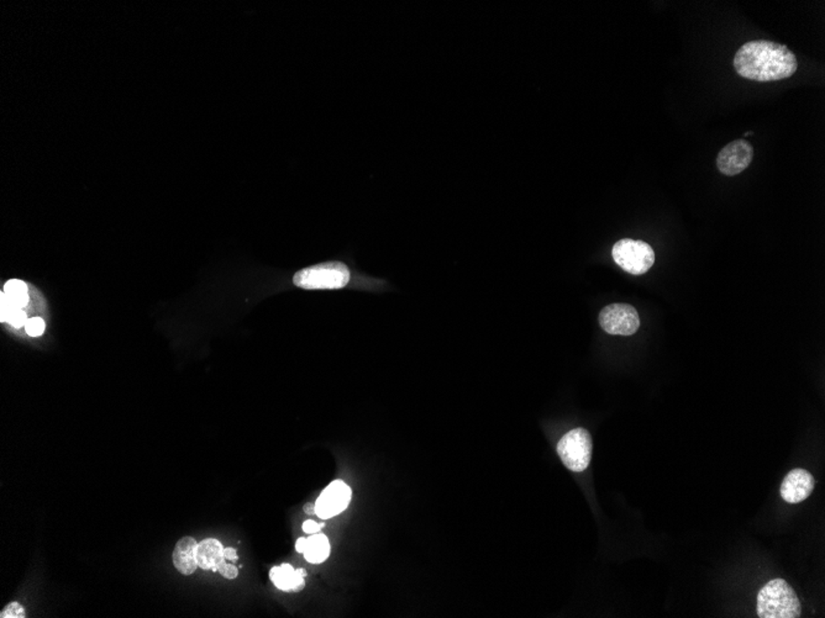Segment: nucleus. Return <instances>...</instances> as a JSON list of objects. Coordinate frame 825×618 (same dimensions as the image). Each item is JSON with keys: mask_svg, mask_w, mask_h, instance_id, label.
<instances>
[{"mask_svg": "<svg viewBox=\"0 0 825 618\" xmlns=\"http://www.w3.org/2000/svg\"><path fill=\"white\" fill-rule=\"evenodd\" d=\"M734 67L744 78L775 82L792 77L798 69V62L787 46L768 40H755L744 43L738 50Z\"/></svg>", "mask_w": 825, "mask_h": 618, "instance_id": "f257e3e1", "label": "nucleus"}, {"mask_svg": "<svg viewBox=\"0 0 825 618\" xmlns=\"http://www.w3.org/2000/svg\"><path fill=\"white\" fill-rule=\"evenodd\" d=\"M756 611L760 618H797L801 616L802 608L789 582L773 579L759 592Z\"/></svg>", "mask_w": 825, "mask_h": 618, "instance_id": "f03ea898", "label": "nucleus"}, {"mask_svg": "<svg viewBox=\"0 0 825 618\" xmlns=\"http://www.w3.org/2000/svg\"><path fill=\"white\" fill-rule=\"evenodd\" d=\"M350 280V271L341 262H326L304 268L297 273L293 283L306 290L341 289Z\"/></svg>", "mask_w": 825, "mask_h": 618, "instance_id": "7ed1b4c3", "label": "nucleus"}, {"mask_svg": "<svg viewBox=\"0 0 825 618\" xmlns=\"http://www.w3.org/2000/svg\"><path fill=\"white\" fill-rule=\"evenodd\" d=\"M612 256L615 263L626 272L640 275L650 271L655 263V252L644 241L624 238L613 246Z\"/></svg>", "mask_w": 825, "mask_h": 618, "instance_id": "20e7f679", "label": "nucleus"}, {"mask_svg": "<svg viewBox=\"0 0 825 618\" xmlns=\"http://www.w3.org/2000/svg\"><path fill=\"white\" fill-rule=\"evenodd\" d=\"M563 464L572 472H584L592 459V437L584 429H574L563 436L558 445Z\"/></svg>", "mask_w": 825, "mask_h": 618, "instance_id": "39448f33", "label": "nucleus"}, {"mask_svg": "<svg viewBox=\"0 0 825 618\" xmlns=\"http://www.w3.org/2000/svg\"><path fill=\"white\" fill-rule=\"evenodd\" d=\"M600 325L609 335L631 336L639 330L640 319L634 306L612 304L600 310Z\"/></svg>", "mask_w": 825, "mask_h": 618, "instance_id": "423d86ee", "label": "nucleus"}, {"mask_svg": "<svg viewBox=\"0 0 825 618\" xmlns=\"http://www.w3.org/2000/svg\"><path fill=\"white\" fill-rule=\"evenodd\" d=\"M353 498V491L346 482L335 480L324 489L316 503V516L329 519L346 510Z\"/></svg>", "mask_w": 825, "mask_h": 618, "instance_id": "0eeeda50", "label": "nucleus"}, {"mask_svg": "<svg viewBox=\"0 0 825 618\" xmlns=\"http://www.w3.org/2000/svg\"><path fill=\"white\" fill-rule=\"evenodd\" d=\"M754 158V147L745 140L728 143L717 157V167L724 175H736L744 172Z\"/></svg>", "mask_w": 825, "mask_h": 618, "instance_id": "6e6552de", "label": "nucleus"}, {"mask_svg": "<svg viewBox=\"0 0 825 618\" xmlns=\"http://www.w3.org/2000/svg\"><path fill=\"white\" fill-rule=\"evenodd\" d=\"M815 489V477L805 469H794L783 479L781 496L786 503H798L810 496Z\"/></svg>", "mask_w": 825, "mask_h": 618, "instance_id": "1a4fd4ad", "label": "nucleus"}, {"mask_svg": "<svg viewBox=\"0 0 825 618\" xmlns=\"http://www.w3.org/2000/svg\"><path fill=\"white\" fill-rule=\"evenodd\" d=\"M197 548H198L197 540L190 536H185L177 542V545L174 547L172 559H174V566L181 574L192 575L197 570V568H198Z\"/></svg>", "mask_w": 825, "mask_h": 618, "instance_id": "9d476101", "label": "nucleus"}, {"mask_svg": "<svg viewBox=\"0 0 825 618\" xmlns=\"http://www.w3.org/2000/svg\"><path fill=\"white\" fill-rule=\"evenodd\" d=\"M224 550V545L216 538L202 540L197 548L198 566L204 570H218V566L225 561Z\"/></svg>", "mask_w": 825, "mask_h": 618, "instance_id": "9b49d317", "label": "nucleus"}, {"mask_svg": "<svg viewBox=\"0 0 825 618\" xmlns=\"http://www.w3.org/2000/svg\"><path fill=\"white\" fill-rule=\"evenodd\" d=\"M305 561L311 564H320L330 556V543L325 535L314 533L306 538L304 553Z\"/></svg>", "mask_w": 825, "mask_h": 618, "instance_id": "f8f14e48", "label": "nucleus"}, {"mask_svg": "<svg viewBox=\"0 0 825 618\" xmlns=\"http://www.w3.org/2000/svg\"><path fill=\"white\" fill-rule=\"evenodd\" d=\"M3 293L15 309H22L29 304V290L27 284L19 279H11L4 285Z\"/></svg>", "mask_w": 825, "mask_h": 618, "instance_id": "ddd939ff", "label": "nucleus"}, {"mask_svg": "<svg viewBox=\"0 0 825 618\" xmlns=\"http://www.w3.org/2000/svg\"><path fill=\"white\" fill-rule=\"evenodd\" d=\"M295 571V568L290 564L274 566L269 571V579H271V582H274V587L279 590L290 591L293 587Z\"/></svg>", "mask_w": 825, "mask_h": 618, "instance_id": "4468645a", "label": "nucleus"}, {"mask_svg": "<svg viewBox=\"0 0 825 618\" xmlns=\"http://www.w3.org/2000/svg\"><path fill=\"white\" fill-rule=\"evenodd\" d=\"M45 322L41 317H31L27 319V325H25V331L29 336L31 337H38L43 335L45 332Z\"/></svg>", "mask_w": 825, "mask_h": 618, "instance_id": "2eb2a0df", "label": "nucleus"}, {"mask_svg": "<svg viewBox=\"0 0 825 618\" xmlns=\"http://www.w3.org/2000/svg\"><path fill=\"white\" fill-rule=\"evenodd\" d=\"M1 618H25L27 612L19 603H10L0 613Z\"/></svg>", "mask_w": 825, "mask_h": 618, "instance_id": "dca6fc26", "label": "nucleus"}, {"mask_svg": "<svg viewBox=\"0 0 825 618\" xmlns=\"http://www.w3.org/2000/svg\"><path fill=\"white\" fill-rule=\"evenodd\" d=\"M8 322L15 329H20L22 326L27 325V316L25 311L22 309L11 310L10 315L8 317Z\"/></svg>", "mask_w": 825, "mask_h": 618, "instance_id": "f3484780", "label": "nucleus"}, {"mask_svg": "<svg viewBox=\"0 0 825 618\" xmlns=\"http://www.w3.org/2000/svg\"><path fill=\"white\" fill-rule=\"evenodd\" d=\"M218 571L220 573L223 577H226V579H230V580L235 579L239 575L237 566H234V564L225 563V561H223L220 566H218Z\"/></svg>", "mask_w": 825, "mask_h": 618, "instance_id": "a211bd4d", "label": "nucleus"}, {"mask_svg": "<svg viewBox=\"0 0 825 618\" xmlns=\"http://www.w3.org/2000/svg\"><path fill=\"white\" fill-rule=\"evenodd\" d=\"M305 577H306V571L305 569H297L295 571V579H293V587L292 590L295 592H299L304 589L305 587Z\"/></svg>", "mask_w": 825, "mask_h": 618, "instance_id": "6ab92c4d", "label": "nucleus"}, {"mask_svg": "<svg viewBox=\"0 0 825 618\" xmlns=\"http://www.w3.org/2000/svg\"><path fill=\"white\" fill-rule=\"evenodd\" d=\"M0 298H1V301H0V310H1L0 311V319H1V322H6V321H8V317L10 315L11 310L15 309V308H13V305L9 303V300L6 299V294L3 293V292H1V296Z\"/></svg>", "mask_w": 825, "mask_h": 618, "instance_id": "aec40b11", "label": "nucleus"}, {"mask_svg": "<svg viewBox=\"0 0 825 618\" xmlns=\"http://www.w3.org/2000/svg\"><path fill=\"white\" fill-rule=\"evenodd\" d=\"M323 527H325V524H318V522L313 521V519H308V521H305L304 524H303L302 529H303L305 533L314 535V533H318Z\"/></svg>", "mask_w": 825, "mask_h": 618, "instance_id": "412c9836", "label": "nucleus"}, {"mask_svg": "<svg viewBox=\"0 0 825 618\" xmlns=\"http://www.w3.org/2000/svg\"><path fill=\"white\" fill-rule=\"evenodd\" d=\"M224 553H225L226 559H229V561H237V559H239V556H237V552L235 548H225Z\"/></svg>", "mask_w": 825, "mask_h": 618, "instance_id": "4be33fe9", "label": "nucleus"}, {"mask_svg": "<svg viewBox=\"0 0 825 618\" xmlns=\"http://www.w3.org/2000/svg\"><path fill=\"white\" fill-rule=\"evenodd\" d=\"M305 547H306V538H304V537L298 538L297 543H295V550H297L298 553H300V554H303V553H304Z\"/></svg>", "mask_w": 825, "mask_h": 618, "instance_id": "5701e85b", "label": "nucleus"}, {"mask_svg": "<svg viewBox=\"0 0 825 618\" xmlns=\"http://www.w3.org/2000/svg\"><path fill=\"white\" fill-rule=\"evenodd\" d=\"M304 512L309 516L316 515V503H308L304 505Z\"/></svg>", "mask_w": 825, "mask_h": 618, "instance_id": "b1692460", "label": "nucleus"}]
</instances>
